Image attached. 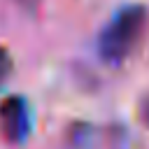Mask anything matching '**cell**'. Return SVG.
Returning a JSON list of instances; mask_svg holds the SVG:
<instances>
[{"label": "cell", "mask_w": 149, "mask_h": 149, "mask_svg": "<svg viewBox=\"0 0 149 149\" xmlns=\"http://www.w3.org/2000/svg\"><path fill=\"white\" fill-rule=\"evenodd\" d=\"M9 72H12V56L5 47H0V86L7 81Z\"/></svg>", "instance_id": "3"}, {"label": "cell", "mask_w": 149, "mask_h": 149, "mask_svg": "<svg viewBox=\"0 0 149 149\" xmlns=\"http://www.w3.org/2000/svg\"><path fill=\"white\" fill-rule=\"evenodd\" d=\"M147 21H149V12L144 5H137V2L121 5L98 33L95 49L100 61L109 68L123 65L133 54V49L140 44Z\"/></svg>", "instance_id": "1"}, {"label": "cell", "mask_w": 149, "mask_h": 149, "mask_svg": "<svg viewBox=\"0 0 149 149\" xmlns=\"http://www.w3.org/2000/svg\"><path fill=\"white\" fill-rule=\"evenodd\" d=\"M33 130L30 105L23 95H7L0 100V137L7 144H23Z\"/></svg>", "instance_id": "2"}, {"label": "cell", "mask_w": 149, "mask_h": 149, "mask_svg": "<svg viewBox=\"0 0 149 149\" xmlns=\"http://www.w3.org/2000/svg\"><path fill=\"white\" fill-rule=\"evenodd\" d=\"M137 116L144 126H149V93L140 100V107H137Z\"/></svg>", "instance_id": "4"}]
</instances>
